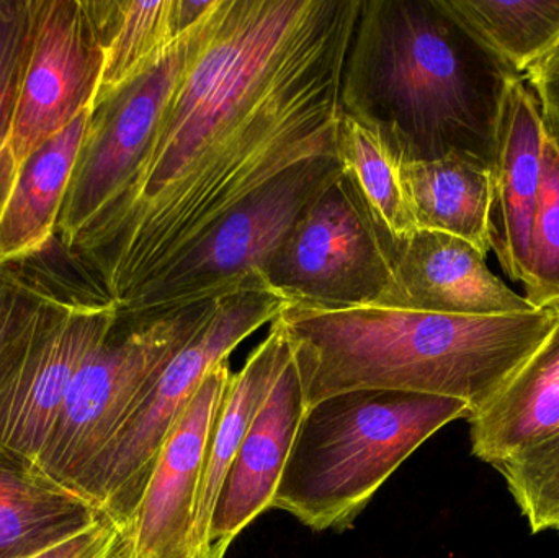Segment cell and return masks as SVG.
<instances>
[{
    "label": "cell",
    "instance_id": "22",
    "mask_svg": "<svg viewBox=\"0 0 559 558\" xmlns=\"http://www.w3.org/2000/svg\"><path fill=\"white\" fill-rule=\"evenodd\" d=\"M440 5L518 78L559 51V0H440Z\"/></svg>",
    "mask_w": 559,
    "mask_h": 558
},
{
    "label": "cell",
    "instance_id": "3",
    "mask_svg": "<svg viewBox=\"0 0 559 558\" xmlns=\"http://www.w3.org/2000/svg\"><path fill=\"white\" fill-rule=\"evenodd\" d=\"M558 320L559 305L521 314L462 317L390 305L288 304L275 318L288 341L306 408L338 393L391 390L459 400L472 416L504 389Z\"/></svg>",
    "mask_w": 559,
    "mask_h": 558
},
{
    "label": "cell",
    "instance_id": "1",
    "mask_svg": "<svg viewBox=\"0 0 559 558\" xmlns=\"http://www.w3.org/2000/svg\"><path fill=\"white\" fill-rule=\"evenodd\" d=\"M360 0H215L136 169L68 252L123 310L229 212L298 164L337 157Z\"/></svg>",
    "mask_w": 559,
    "mask_h": 558
},
{
    "label": "cell",
    "instance_id": "13",
    "mask_svg": "<svg viewBox=\"0 0 559 558\" xmlns=\"http://www.w3.org/2000/svg\"><path fill=\"white\" fill-rule=\"evenodd\" d=\"M390 290L380 304L462 317L537 310L489 269L488 254L447 233L416 229L394 246Z\"/></svg>",
    "mask_w": 559,
    "mask_h": 558
},
{
    "label": "cell",
    "instance_id": "20",
    "mask_svg": "<svg viewBox=\"0 0 559 558\" xmlns=\"http://www.w3.org/2000/svg\"><path fill=\"white\" fill-rule=\"evenodd\" d=\"M210 9V0H97L104 62L92 108L136 81Z\"/></svg>",
    "mask_w": 559,
    "mask_h": 558
},
{
    "label": "cell",
    "instance_id": "28",
    "mask_svg": "<svg viewBox=\"0 0 559 558\" xmlns=\"http://www.w3.org/2000/svg\"><path fill=\"white\" fill-rule=\"evenodd\" d=\"M120 533L107 518L29 558H117Z\"/></svg>",
    "mask_w": 559,
    "mask_h": 558
},
{
    "label": "cell",
    "instance_id": "15",
    "mask_svg": "<svg viewBox=\"0 0 559 558\" xmlns=\"http://www.w3.org/2000/svg\"><path fill=\"white\" fill-rule=\"evenodd\" d=\"M547 131L525 79L509 92L492 164L491 249L511 281L531 282L532 226Z\"/></svg>",
    "mask_w": 559,
    "mask_h": 558
},
{
    "label": "cell",
    "instance_id": "8",
    "mask_svg": "<svg viewBox=\"0 0 559 558\" xmlns=\"http://www.w3.org/2000/svg\"><path fill=\"white\" fill-rule=\"evenodd\" d=\"M393 252L354 177L344 170L298 219L261 277L288 304L367 307L390 290Z\"/></svg>",
    "mask_w": 559,
    "mask_h": 558
},
{
    "label": "cell",
    "instance_id": "6",
    "mask_svg": "<svg viewBox=\"0 0 559 558\" xmlns=\"http://www.w3.org/2000/svg\"><path fill=\"white\" fill-rule=\"evenodd\" d=\"M216 300L159 313H120L72 380L58 422L36 464L74 490L131 409L167 364L190 343L215 310Z\"/></svg>",
    "mask_w": 559,
    "mask_h": 558
},
{
    "label": "cell",
    "instance_id": "9",
    "mask_svg": "<svg viewBox=\"0 0 559 558\" xmlns=\"http://www.w3.org/2000/svg\"><path fill=\"white\" fill-rule=\"evenodd\" d=\"M118 314L114 304L62 295L0 349V446L38 461L75 373Z\"/></svg>",
    "mask_w": 559,
    "mask_h": 558
},
{
    "label": "cell",
    "instance_id": "5",
    "mask_svg": "<svg viewBox=\"0 0 559 558\" xmlns=\"http://www.w3.org/2000/svg\"><path fill=\"white\" fill-rule=\"evenodd\" d=\"M286 305L288 300L265 287L216 298L209 321L167 364L79 478L74 491L92 501L120 536L136 513L160 449L205 377L242 341L272 323Z\"/></svg>",
    "mask_w": 559,
    "mask_h": 558
},
{
    "label": "cell",
    "instance_id": "27",
    "mask_svg": "<svg viewBox=\"0 0 559 558\" xmlns=\"http://www.w3.org/2000/svg\"><path fill=\"white\" fill-rule=\"evenodd\" d=\"M59 297L41 275H29L15 264L0 265V349Z\"/></svg>",
    "mask_w": 559,
    "mask_h": 558
},
{
    "label": "cell",
    "instance_id": "19",
    "mask_svg": "<svg viewBox=\"0 0 559 558\" xmlns=\"http://www.w3.org/2000/svg\"><path fill=\"white\" fill-rule=\"evenodd\" d=\"M289 360L292 351L288 341L274 320L267 337L249 354L245 367L238 373H233L206 449L193 530V554L210 550V523L226 472Z\"/></svg>",
    "mask_w": 559,
    "mask_h": 558
},
{
    "label": "cell",
    "instance_id": "25",
    "mask_svg": "<svg viewBox=\"0 0 559 558\" xmlns=\"http://www.w3.org/2000/svg\"><path fill=\"white\" fill-rule=\"evenodd\" d=\"M525 298L537 310L559 305V150L548 134L532 226L531 282L525 287Z\"/></svg>",
    "mask_w": 559,
    "mask_h": 558
},
{
    "label": "cell",
    "instance_id": "30",
    "mask_svg": "<svg viewBox=\"0 0 559 558\" xmlns=\"http://www.w3.org/2000/svg\"><path fill=\"white\" fill-rule=\"evenodd\" d=\"M16 174H19V166H16L12 150L7 144L0 151V218H2L3 210H5L7 202H9L10 193H12Z\"/></svg>",
    "mask_w": 559,
    "mask_h": 558
},
{
    "label": "cell",
    "instance_id": "21",
    "mask_svg": "<svg viewBox=\"0 0 559 558\" xmlns=\"http://www.w3.org/2000/svg\"><path fill=\"white\" fill-rule=\"evenodd\" d=\"M417 229L447 233L491 251L492 169L468 157L401 164Z\"/></svg>",
    "mask_w": 559,
    "mask_h": 558
},
{
    "label": "cell",
    "instance_id": "31",
    "mask_svg": "<svg viewBox=\"0 0 559 558\" xmlns=\"http://www.w3.org/2000/svg\"><path fill=\"white\" fill-rule=\"evenodd\" d=\"M226 553H223V550L213 549V547H210V550H206V553L202 554H193V556H190L189 558H223L225 557Z\"/></svg>",
    "mask_w": 559,
    "mask_h": 558
},
{
    "label": "cell",
    "instance_id": "2",
    "mask_svg": "<svg viewBox=\"0 0 559 558\" xmlns=\"http://www.w3.org/2000/svg\"><path fill=\"white\" fill-rule=\"evenodd\" d=\"M518 81L440 0H360L338 102L401 164L460 156L492 169Z\"/></svg>",
    "mask_w": 559,
    "mask_h": 558
},
{
    "label": "cell",
    "instance_id": "26",
    "mask_svg": "<svg viewBox=\"0 0 559 558\" xmlns=\"http://www.w3.org/2000/svg\"><path fill=\"white\" fill-rule=\"evenodd\" d=\"M36 0H0V151L9 144L32 45Z\"/></svg>",
    "mask_w": 559,
    "mask_h": 558
},
{
    "label": "cell",
    "instance_id": "4",
    "mask_svg": "<svg viewBox=\"0 0 559 558\" xmlns=\"http://www.w3.org/2000/svg\"><path fill=\"white\" fill-rule=\"evenodd\" d=\"M472 409L391 390L338 393L306 408L272 508L309 530L344 531L427 439Z\"/></svg>",
    "mask_w": 559,
    "mask_h": 558
},
{
    "label": "cell",
    "instance_id": "18",
    "mask_svg": "<svg viewBox=\"0 0 559 558\" xmlns=\"http://www.w3.org/2000/svg\"><path fill=\"white\" fill-rule=\"evenodd\" d=\"M91 110L36 147L19 167L0 218V265L41 254L56 238L59 213Z\"/></svg>",
    "mask_w": 559,
    "mask_h": 558
},
{
    "label": "cell",
    "instance_id": "12",
    "mask_svg": "<svg viewBox=\"0 0 559 558\" xmlns=\"http://www.w3.org/2000/svg\"><path fill=\"white\" fill-rule=\"evenodd\" d=\"M229 359L203 380L160 449L117 558H189L213 423L231 383Z\"/></svg>",
    "mask_w": 559,
    "mask_h": 558
},
{
    "label": "cell",
    "instance_id": "16",
    "mask_svg": "<svg viewBox=\"0 0 559 558\" xmlns=\"http://www.w3.org/2000/svg\"><path fill=\"white\" fill-rule=\"evenodd\" d=\"M104 518L32 459L0 446V558H29Z\"/></svg>",
    "mask_w": 559,
    "mask_h": 558
},
{
    "label": "cell",
    "instance_id": "7",
    "mask_svg": "<svg viewBox=\"0 0 559 558\" xmlns=\"http://www.w3.org/2000/svg\"><path fill=\"white\" fill-rule=\"evenodd\" d=\"M337 157L308 161L249 197L120 313H159L265 287L262 269L306 210L344 174Z\"/></svg>",
    "mask_w": 559,
    "mask_h": 558
},
{
    "label": "cell",
    "instance_id": "10",
    "mask_svg": "<svg viewBox=\"0 0 559 558\" xmlns=\"http://www.w3.org/2000/svg\"><path fill=\"white\" fill-rule=\"evenodd\" d=\"M213 3L157 64L92 108L56 226L55 239L66 251L110 205L140 164L199 46Z\"/></svg>",
    "mask_w": 559,
    "mask_h": 558
},
{
    "label": "cell",
    "instance_id": "24",
    "mask_svg": "<svg viewBox=\"0 0 559 558\" xmlns=\"http://www.w3.org/2000/svg\"><path fill=\"white\" fill-rule=\"evenodd\" d=\"M496 471L504 477L532 533L559 531V426Z\"/></svg>",
    "mask_w": 559,
    "mask_h": 558
},
{
    "label": "cell",
    "instance_id": "29",
    "mask_svg": "<svg viewBox=\"0 0 559 558\" xmlns=\"http://www.w3.org/2000/svg\"><path fill=\"white\" fill-rule=\"evenodd\" d=\"M540 105L545 131L559 150V51L525 75Z\"/></svg>",
    "mask_w": 559,
    "mask_h": 558
},
{
    "label": "cell",
    "instance_id": "23",
    "mask_svg": "<svg viewBox=\"0 0 559 558\" xmlns=\"http://www.w3.org/2000/svg\"><path fill=\"white\" fill-rule=\"evenodd\" d=\"M337 153L388 241L396 246L413 235L417 228L401 176V161L383 138L341 111Z\"/></svg>",
    "mask_w": 559,
    "mask_h": 558
},
{
    "label": "cell",
    "instance_id": "14",
    "mask_svg": "<svg viewBox=\"0 0 559 558\" xmlns=\"http://www.w3.org/2000/svg\"><path fill=\"white\" fill-rule=\"evenodd\" d=\"M305 413L301 382L292 357L226 472L213 508L210 547L226 553L238 534L271 510Z\"/></svg>",
    "mask_w": 559,
    "mask_h": 558
},
{
    "label": "cell",
    "instance_id": "11",
    "mask_svg": "<svg viewBox=\"0 0 559 558\" xmlns=\"http://www.w3.org/2000/svg\"><path fill=\"white\" fill-rule=\"evenodd\" d=\"M104 62L97 0H36L9 146L16 166L91 110Z\"/></svg>",
    "mask_w": 559,
    "mask_h": 558
},
{
    "label": "cell",
    "instance_id": "17",
    "mask_svg": "<svg viewBox=\"0 0 559 558\" xmlns=\"http://www.w3.org/2000/svg\"><path fill=\"white\" fill-rule=\"evenodd\" d=\"M472 451L498 468L559 426V320L504 389L468 419Z\"/></svg>",
    "mask_w": 559,
    "mask_h": 558
}]
</instances>
